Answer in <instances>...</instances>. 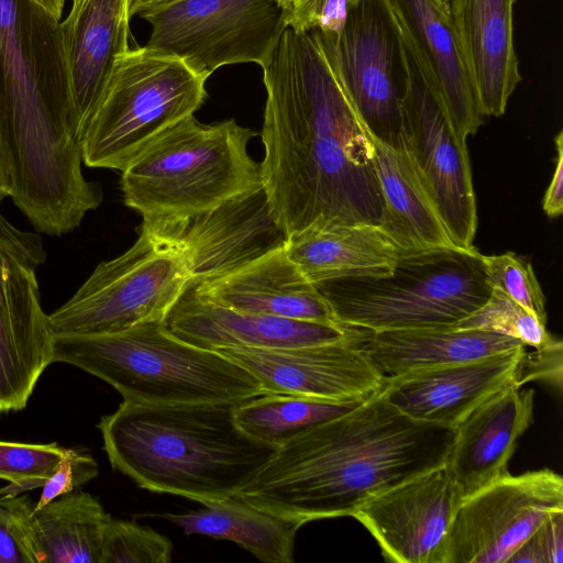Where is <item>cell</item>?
<instances>
[{"label":"cell","mask_w":563,"mask_h":563,"mask_svg":"<svg viewBox=\"0 0 563 563\" xmlns=\"http://www.w3.org/2000/svg\"><path fill=\"white\" fill-rule=\"evenodd\" d=\"M261 67V179L287 236L319 218L383 225L374 144L347 90L334 34L287 27Z\"/></svg>","instance_id":"6da1fadb"},{"label":"cell","mask_w":563,"mask_h":563,"mask_svg":"<svg viewBox=\"0 0 563 563\" xmlns=\"http://www.w3.org/2000/svg\"><path fill=\"white\" fill-rule=\"evenodd\" d=\"M382 389L278 446L236 496L305 525L353 516L376 495L444 465L454 430L408 417Z\"/></svg>","instance_id":"7a4b0ae2"},{"label":"cell","mask_w":563,"mask_h":563,"mask_svg":"<svg viewBox=\"0 0 563 563\" xmlns=\"http://www.w3.org/2000/svg\"><path fill=\"white\" fill-rule=\"evenodd\" d=\"M0 84L10 197L38 232L68 233L102 190L81 172L59 21L31 0H0Z\"/></svg>","instance_id":"3957f363"},{"label":"cell","mask_w":563,"mask_h":563,"mask_svg":"<svg viewBox=\"0 0 563 563\" xmlns=\"http://www.w3.org/2000/svg\"><path fill=\"white\" fill-rule=\"evenodd\" d=\"M235 405L123 400L97 427L113 470L141 488L206 504L236 495L276 450L240 430Z\"/></svg>","instance_id":"277c9868"},{"label":"cell","mask_w":563,"mask_h":563,"mask_svg":"<svg viewBox=\"0 0 563 563\" xmlns=\"http://www.w3.org/2000/svg\"><path fill=\"white\" fill-rule=\"evenodd\" d=\"M53 362L76 366L136 404H239L264 394L243 366L181 340L165 321L110 333L55 334Z\"/></svg>","instance_id":"5b68a950"},{"label":"cell","mask_w":563,"mask_h":563,"mask_svg":"<svg viewBox=\"0 0 563 563\" xmlns=\"http://www.w3.org/2000/svg\"><path fill=\"white\" fill-rule=\"evenodd\" d=\"M256 133L235 119L203 124L190 115L122 170L124 203L145 223L190 218L262 186L247 152Z\"/></svg>","instance_id":"8992f818"},{"label":"cell","mask_w":563,"mask_h":563,"mask_svg":"<svg viewBox=\"0 0 563 563\" xmlns=\"http://www.w3.org/2000/svg\"><path fill=\"white\" fill-rule=\"evenodd\" d=\"M208 74L147 45L119 54L80 134L82 163L122 172L162 134L194 115Z\"/></svg>","instance_id":"52a82bcc"},{"label":"cell","mask_w":563,"mask_h":563,"mask_svg":"<svg viewBox=\"0 0 563 563\" xmlns=\"http://www.w3.org/2000/svg\"><path fill=\"white\" fill-rule=\"evenodd\" d=\"M481 257L476 247L400 252L388 276L317 288L342 325L373 332L454 327L490 296Z\"/></svg>","instance_id":"ba28073f"},{"label":"cell","mask_w":563,"mask_h":563,"mask_svg":"<svg viewBox=\"0 0 563 563\" xmlns=\"http://www.w3.org/2000/svg\"><path fill=\"white\" fill-rule=\"evenodd\" d=\"M189 285L183 255L141 225L133 245L101 262L49 323L55 334H98L165 321Z\"/></svg>","instance_id":"9c48e42d"},{"label":"cell","mask_w":563,"mask_h":563,"mask_svg":"<svg viewBox=\"0 0 563 563\" xmlns=\"http://www.w3.org/2000/svg\"><path fill=\"white\" fill-rule=\"evenodd\" d=\"M136 14L151 25L148 47L209 76L228 65L262 66L287 29L276 0H165Z\"/></svg>","instance_id":"30bf717a"},{"label":"cell","mask_w":563,"mask_h":563,"mask_svg":"<svg viewBox=\"0 0 563 563\" xmlns=\"http://www.w3.org/2000/svg\"><path fill=\"white\" fill-rule=\"evenodd\" d=\"M45 256L38 235L19 231L0 214V413L24 409L54 363L55 333L35 276Z\"/></svg>","instance_id":"8fae6325"},{"label":"cell","mask_w":563,"mask_h":563,"mask_svg":"<svg viewBox=\"0 0 563 563\" xmlns=\"http://www.w3.org/2000/svg\"><path fill=\"white\" fill-rule=\"evenodd\" d=\"M399 40V38H398ZM400 143L460 249H472L477 208L466 139L426 89L399 41Z\"/></svg>","instance_id":"7c38bea8"},{"label":"cell","mask_w":563,"mask_h":563,"mask_svg":"<svg viewBox=\"0 0 563 563\" xmlns=\"http://www.w3.org/2000/svg\"><path fill=\"white\" fill-rule=\"evenodd\" d=\"M563 511L562 476L549 468L505 475L464 497L444 563H505L552 514Z\"/></svg>","instance_id":"4fadbf2b"},{"label":"cell","mask_w":563,"mask_h":563,"mask_svg":"<svg viewBox=\"0 0 563 563\" xmlns=\"http://www.w3.org/2000/svg\"><path fill=\"white\" fill-rule=\"evenodd\" d=\"M185 258L191 284L222 277L284 247L263 185L190 218L141 224Z\"/></svg>","instance_id":"5bb4252c"},{"label":"cell","mask_w":563,"mask_h":563,"mask_svg":"<svg viewBox=\"0 0 563 563\" xmlns=\"http://www.w3.org/2000/svg\"><path fill=\"white\" fill-rule=\"evenodd\" d=\"M334 43L347 90L367 130L380 141L399 144L402 69L386 0H358Z\"/></svg>","instance_id":"9a60e30c"},{"label":"cell","mask_w":563,"mask_h":563,"mask_svg":"<svg viewBox=\"0 0 563 563\" xmlns=\"http://www.w3.org/2000/svg\"><path fill=\"white\" fill-rule=\"evenodd\" d=\"M364 329L344 340L298 347H219L247 369L264 394H292L335 401L364 400L385 376L361 346Z\"/></svg>","instance_id":"2e32d148"},{"label":"cell","mask_w":563,"mask_h":563,"mask_svg":"<svg viewBox=\"0 0 563 563\" xmlns=\"http://www.w3.org/2000/svg\"><path fill=\"white\" fill-rule=\"evenodd\" d=\"M463 499L445 464L364 503L354 514L395 563H444L448 536Z\"/></svg>","instance_id":"e0dca14e"},{"label":"cell","mask_w":563,"mask_h":563,"mask_svg":"<svg viewBox=\"0 0 563 563\" xmlns=\"http://www.w3.org/2000/svg\"><path fill=\"white\" fill-rule=\"evenodd\" d=\"M397 36L437 104L467 139L484 123L450 14L431 0H386Z\"/></svg>","instance_id":"ac0fdd59"},{"label":"cell","mask_w":563,"mask_h":563,"mask_svg":"<svg viewBox=\"0 0 563 563\" xmlns=\"http://www.w3.org/2000/svg\"><path fill=\"white\" fill-rule=\"evenodd\" d=\"M525 347L474 362L385 377L382 390L408 417L455 430L478 406L515 385Z\"/></svg>","instance_id":"d6986e66"},{"label":"cell","mask_w":563,"mask_h":563,"mask_svg":"<svg viewBox=\"0 0 563 563\" xmlns=\"http://www.w3.org/2000/svg\"><path fill=\"white\" fill-rule=\"evenodd\" d=\"M165 324L194 345L219 347H298L340 341L358 328L238 311L196 294L189 285L168 312Z\"/></svg>","instance_id":"ffe728a7"},{"label":"cell","mask_w":563,"mask_h":563,"mask_svg":"<svg viewBox=\"0 0 563 563\" xmlns=\"http://www.w3.org/2000/svg\"><path fill=\"white\" fill-rule=\"evenodd\" d=\"M516 0H450L451 23L485 117H501L521 80L514 42Z\"/></svg>","instance_id":"44dd1931"},{"label":"cell","mask_w":563,"mask_h":563,"mask_svg":"<svg viewBox=\"0 0 563 563\" xmlns=\"http://www.w3.org/2000/svg\"><path fill=\"white\" fill-rule=\"evenodd\" d=\"M534 391L510 385L454 430L445 466L463 498L508 473L518 440L533 422Z\"/></svg>","instance_id":"7402d4cb"},{"label":"cell","mask_w":563,"mask_h":563,"mask_svg":"<svg viewBox=\"0 0 563 563\" xmlns=\"http://www.w3.org/2000/svg\"><path fill=\"white\" fill-rule=\"evenodd\" d=\"M130 0H87L76 14L59 21L78 141L115 57L130 48Z\"/></svg>","instance_id":"603a6c76"},{"label":"cell","mask_w":563,"mask_h":563,"mask_svg":"<svg viewBox=\"0 0 563 563\" xmlns=\"http://www.w3.org/2000/svg\"><path fill=\"white\" fill-rule=\"evenodd\" d=\"M191 285L200 297L238 311L338 324L329 301L284 247L233 273Z\"/></svg>","instance_id":"cb8c5ba5"},{"label":"cell","mask_w":563,"mask_h":563,"mask_svg":"<svg viewBox=\"0 0 563 563\" xmlns=\"http://www.w3.org/2000/svg\"><path fill=\"white\" fill-rule=\"evenodd\" d=\"M284 250L314 286L388 276L401 252L382 225L323 218L288 235Z\"/></svg>","instance_id":"d4e9b609"},{"label":"cell","mask_w":563,"mask_h":563,"mask_svg":"<svg viewBox=\"0 0 563 563\" xmlns=\"http://www.w3.org/2000/svg\"><path fill=\"white\" fill-rule=\"evenodd\" d=\"M360 343L385 377L474 362L526 346L505 334L456 327L365 330Z\"/></svg>","instance_id":"484cf974"},{"label":"cell","mask_w":563,"mask_h":563,"mask_svg":"<svg viewBox=\"0 0 563 563\" xmlns=\"http://www.w3.org/2000/svg\"><path fill=\"white\" fill-rule=\"evenodd\" d=\"M371 139L387 234L401 252L457 247L400 141L393 145L372 134Z\"/></svg>","instance_id":"4316f807"},{"label":"cell","mask_w":563,"mask_h":563,"mask_svg":"<svg viewBox=\"0 0 563 563\" xmlns=\"http://www.w3.org/2000/svg\"><path fill=\"white\" fill-rule=\"evenodd\" d=\"M185 514H164L186 534L230 540L266 563H292L296 534L302 523L273 516L239 496L202 504Z\"/></svg>","instance_id":"83f0119b"},{"label":"cell","mask_w":563,"mask_h":563,"mask_svg":"<svg viewBox=\"0 0 563 563\" xmlns=\"http://www.w3.org/2000/svg\"><path fill=\"white\" fill-rule=\"evenodd\" d=\"M112 517L89 493H68L30 515L37 563H99Z\"/></svg>","instance_id":"f1b7e54d"},{"label":"cell","mask_w":563,"mask_h":563,"mask_svg":"<svg viewBox=\"0 0 563 563\" xmlns=\"http://www.w3.org/2000/svg\"><path fill=\"white\" fill-rule=\"evenodd\" d=\"M364 400L263 394L236 404L233 413L236 426L247 437L277 449L302 431L345 413Z\"/></svg>","instance_id":"f546056e"},{"label":"cell","mask_w":563,"mask_h":563,"mask_svg":"<svg viewBox=\"0 0 563 563\" xmlns=\"http://www.w3.org/2000/svg\"><path fill=\"white\" fill-rule=\"evenodd\" d=\"M454 327L497 332L520 340L533 349L544 346L555 339L547 330V323L496 288H492L483 306Z\"/></svg>","instance_id":"4dcf8cb0"},{"label":"cell","mask_w":563,"mask_h":563,"mask_svg":"<svg viewBox=\"0 0 563 563\" xmlns=\"http://www.w3.org/2000/svg\"><path fill=\"white\" fill-rule=\"evenodd\" d=\"M66 452L67 449L57 443L0 441V478L10 483V486L0 488L1 492L16 496L43 487Z\"/></svg>","instance_id":"1f68e13d"},{"label":"cell","mask_w":563,"mask_h":563,"mask_svg":"<svg viewBox=\"0 0 563 563\" xmlns=\"http://www.w3.org/2000/svg\"><path fill=\"white\" fill-rule=\"evenodd\" d=\"M172 541L134 521L111 518L106 527L99 563H168Z\"/></svg>","instance_id":"d6a6232c"},{"label":"cell","mask_w":563,"mask_h":563,"mask_svg":"<svg viewBox=\"0 0 563 563\" xmlns=\"http://www.w3.org/2000/svg\"><path fill=\"white\" fill-rule=\"evenodd\" d=\"M482 264L486 282L547 323L545 296L532 265L515 254L483 255Z\"/></svg>","instance_id":"836d02e7"},{"label":"cell","mask_w":563,"mask_h":563,"mask_svg":"<svg viewBox=\"0 0 563 563\" xmlns=\"http://www.w3.org/2000/svg\"><path fill=\"white\" fill-rule=\"evenodd\" d=\"M33 503L0 489V563H37L30 531Z\"/></svg>","instance_id":"e575fe53"},{"label":"cell","mask_w":563,"mask_h":563,"mask_svg":"<svg viewBox=\"0 0 563 563\" xmlns=\"http://www.w3.org/2000/svg\"><path fill=\"white\" fill-rule=\"evenodd\" d=\"M287 27L295 32L318 30L338 34L358 0H276Z\"/></svg>","instance_id":"d590c367"},{"label":"cell","mask_w":563,"mask_h":563,"mask_svg":"<svg viewBox=\"0 0 563 563\" xmlns=\"http://www.w3.org/2000/svg\"><path fill=\"white\" fill-rule=\"evenodd\" d=\"M98 475V464L91 455L67 449L54 474L43 485L33 510H38L59 496L74 492Z\"/></svg>","instance_id":"8d00e7d4"},{"label":"cell","mask_w":563,"mask_h":563,"mask_svg":"<svg viewBox=\"0 0 563 563\" xmlns=\"http://www.w3.org/2000/svg\"><path fill=\"white\" fill-rule=\"evenodd\" d=\"M563 554V511L550 515L517 549L508 562L561 563Z\"/></svg>","instance_id":"74e56055"},{"label":"cell","mask_w":563,"mask_h":563,"mask_svg":"<svg viewBox=\"0 0 563 563\" xmlns=\"http://www.w3.org/2000/svg\"><path fill=\"white\" fill-rule=\"evenodd\" d=\"M563 378V343L554 339L551 343L523 352L519 361L515 385L522 387L531 380H545L562 389Z\"/></svg>","instance_id":"f35d334b"},{"label":"cell","mask_w":563,"mask_h":563,"mask_svg":"<svg viewBox=\"0 0 563 563\" xmlns=\"http://www.w3.org/2000/svg\"><path fill=\"white\" fill-rule=\"evenodd\" d=\"M556 148L555 167L551 181L542 200V209L549 218H556L563 212V131L554 137Z\"/></svg>","instance_id":"ab89813d"},{"label":"cell","mask_w":563,"mask_h":563,"mask_svg":"<svg viewBox=\"0 0 563 563\" xmlns=\"http://www.w3.org/2000/svg\"><path fill=\"white\" fill-rule=\"evenodd\" d=\"M34 4L44 10L47 14L54 19L60 20L63 16V10L65 0H31Z\"/></svg>","instance_id":"60d3db41"},{"label":"cell","mask_w":563,"mask_h":563,"mask_svg":"<svg viewBox=\"0 0 563 563\" xmlns=\"http://www.w3.org/2000/svg\"><path fill=\"white\" fill-rule=\"evenodd\" d=\"M440 10H442L443 12L450 14L449 12V5H450V0H431Z\"/></svg>","instance_id":"b9f144b4"},{"label":"cell","mask_w":563,"mask_h":563,"mask_svg":"<svg viewBox=\"0 0 563 563\" xmlns=\"http://www.w3.org/2000/svg\"><path fill=\"white\" fill-rule=\"evenodd\" d=\"M161 1H165V0H141L137 5L133 9L132 13H131V16L135 15L137 10L144 5H148V4H152V3H156V2H161Z\"/></svg>","instance_id":"7bdbcfd3"},{"label":"cell","mask_w":563,"mask_h":563,"mask_svg":"<svg viewBox=\"0 0 563 563\" xmlns=\"http://www.w3.org/2000/svg\"><path fill=\"white\" fill-rule=\"evenodd\" d=\"M141 0H130V15ZM132 18V16H131Z\"/></svg>","instance_id":"ee69618b"}]
</instances>
